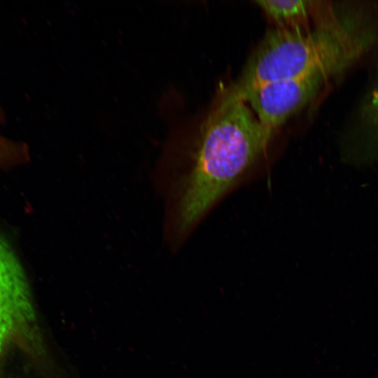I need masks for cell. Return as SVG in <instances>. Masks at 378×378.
Listing matches in <instances>:
<instances>
[{
	"mask_svg": "<svg viewBox=\"0 0 378 378\" xmlns=\"http://www.w3.org/2000/svg\"><path fill=\"white\" fill-rule=\"evenodd\" d=\"M324 76L314 74L268 82L236 98L248 102L260 123L273 131L314 97Z\"/></svg>",
	"mask_w": 378,
	"mask_h": 378,
	"instance_id": "obj_4",
	"label": "cell"
},
{
	"mask_svg": "<svg viewBox=\"0 0 378 378\" xmlns=\"http://www.w3.org/2000/svg\"><path fill=\"white\" fill-rule=\"evenodd\" d=\"M370 108L372 116L378 124V87L374 92L371 99Z\"/></svg>",
	"mask_w": 378,
	"mask_h": 378,
	"instance_id": "obj_7",
	"label": "cell"
},
{
	"mask_svg": "<svg viewBox=\"0 0 378 378\" xmlns=\"http://www.w3.org/2000/svg\"><path fill=\"white\" fill-rule=\"evenodd\" d=\"M5 122L4 112L0 106V125H2Z\"/></svg>",
	"mask_w": 378,
	"mask_h": 378,
	"instance_id": "obj_8",
	"label": "cell"
},
{
	"mask_svg": "<svg viewBox=\"0 0 378 378\" xmlns=\"http://www.w3.org/2000/svg\"><path fill=\"white\" fill-rule=\"evenodd\" d=\"M342 34L332 27L314 31L275 28L267 32L246 63L228 93L238 97L260 85L327 73L351 57Z\"/></svg>",
	"mask_w": 378,
	"mask_h": 378,
	"instance_id": "obj_2",
	"label": "cell"
},
{
	"mask_svg": "<svg viewBox=\"0 0 378 378\" xmlns=\"http://www.w3.org/2000/svg\"><path fill=\"white\" fill-rule=\"evenodd\" d=\"M277 25V28L303 29L309 15L314 16L316 2L296 0L256 1Z\"/></svg>",
	"mask_w": 378,
	"mask_h": 378,
	"instance_id": "obj_5",
	"label": "cell"
},
{
	"mask_svg": "<svg viewBox=\"0 0 378 378\" xmlns=\"http://www.w3.org/2000/svg\"><path fill=\"white\" fill-rule=\"evenodd\" d=\"M36 314L24 269L0 235V376L19 353L33 356L39 344Z\"/></svg>",
	"mask_w": 378,
	"mask_h": 378,
	"instance_id": "obj_3",
	"label": "cell"
},
{
	"mask_svg": "<svg viewBox=\"0 0 378 378\" xmlns=\"http://www.w3.org/2000/svg\"><path fill=\"white\" fill-rule=\"evenodd\" d=\"M272 134L244 101L227 93L188 149L164 155L153 181L164 203V241L172 252L227 195L258 175V163Z\"/></svg>",
	"mask_w": 378,
	"mask_h": 378,
	"instance_id": "obj_1",
	"label": "cell"
},
{
	"mask_svg": "<svg viewBox=\"0 0 378 378\" xmlns=\"http://www.w3.org/2000/svg\"><path fill=\"white\" fill-rule=\"evenodd\" d=\"M29 158V148L26 144L0 136V169L24 163Z\"/></svg>",
	"mask_w": 378,
	"mask_h": 378,
	"instance_id": "obj_6",
	"label": "cell"
}]
</instances>
